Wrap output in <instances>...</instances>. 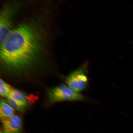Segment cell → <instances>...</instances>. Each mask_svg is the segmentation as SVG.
<instances>
[{"label": "cell", "mask_w": 133, "mask_h": 133, "mask_svg": "<svg viewBox=\"0 0 133 133\" xmlns=\"http://www.w3.org/2000/svg\"><path fill=\"white\" fill-rule=\"evenodd\" d=\"M19 6L17 3H10L5 5L1 10L0 16L1 43L11 30L13 20Z\"/></svg>", "instance_id": "7a4b0ae2"}, {"label": "cell", "mask_w": 133, "mask_h": 133, "mask_svg": "<svg viewBox=\"0 0 133 133\" xmlns=\"http://www.w3.org/2000/svg\"><path fill=\"white\" fill-rule=\"evenodd\" d=\"M48 96L50 101L54 103L63 101H84L86 99L82 94L63 84L50 89Z\"/></svg>", "instance_id": "3957f363"}, {"label": "cell", "mask_w": 133, "mask_h": 133, "mask_svg": "<svg viewBox=\"0 0 133 133\" xmlns=\"http://www.w3.org/2000/svg\"><path fill=\"white\" fill-rule=\"evenodd\" d=\"M1 133H3V132H2L1 131Z\"/></svg>", "instance_id": "30bf717a"}, {"label": "cell", "mask_w": 133, "mask_h": 133, "mask_svg": "<svg viewBox=\"0 0 133 133\" xmlns=\"http://www.w3.org/2000/svg\"><path fill=\"white\" fill-rule=\"evenodd\" d=\"M1 121L4 133H21L22 122L19 116L13 115Z\"/></svg>", "instance_id": "5b68a950"}, {"label": "cell", "mask_w": 133, "mask_h": 133, "mask_svg": "<svg viewBox=\"0 0 133 133\" xmlns=\"http://www.w3.org/2000/svg\"><path fill=\"white\" fill-rule=\"evenodd\" d=\"M14 110L10 105L6 103L4 99H1L0 103V118L1 121L4 120L14 115Z\"/></svg>", "instance_id": "8992f818"}, {"label": "cell", "mask_w": 133, "mask_h": 133, "mask_svg": "<svg viewBox=\"0 0 133 133\" xmlns=\"http://www.w3.org/2000/svg\"><path fill=\"white\" fill-rule=\"evenodd\" d=\"M42 31L33 22L11 30L1 44V59L8 71L20 72L32 69L44 49Z\"/></svg>", "instance_id": "6da1fadb"}, {"label": "cell", "mask_w": 133, "mask_h": 133, "mask_svg": "<svg viewBox=\"0 0 133 133\" xmlns=\"http://www.w3.org/2000/svg\"><path fill=\"white\" fill-rule=\"evenodd\" d=\"M8 103L11 107L18 112H22L26 110L28 107L25 105L17 102L10 97H8Z\"/></svg>", "instance_id": "9c48e42d"}, {"label": "cell", "mask_w": 133, "mask_h": 133, "mask_svg": "<svg viewBox=\"0 0 133 133\" xmlns=\"http://www.w3.org/2000/svg\"><path fill=\"white\" fill-rule=\"evenodd\" d=\"M88 81L84 67L80 68L71 72L66 77V81L69 87L78 92L87 88Z\"/></svg>", "instance_id": "277c9868"}, {"label": "cell", "mask_w": 133, "mask_h": 133, "mask_svg": "<svg viewBox=\"0 0 133 133\" xmlns=\"http://www.w3.org/2000/svg\"><path fill=\"white\" fill-rule=\"evenodd\" d=\"M8 97L27 106L29 104V96L24 92L18 90L13 89Z\"/></svg>", "instance_id": "52a82bcc"}, {"label": "cell", "mask_w": 133, "mask_h": 133, "mask_svg": "<svg viewBox=\"0 0 133 133\" xmlns=\"http://www.w3.org/2000/svg\"><path fill=\"white\" fill-rule=\"evenodd\" d=\"M13 89L3 80L0 81V94L3 97H8Z\"/></svg>", "instance_id": "ba28073f"}]
</instances>
